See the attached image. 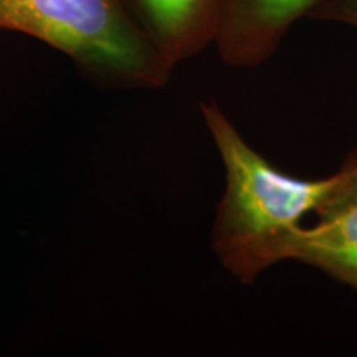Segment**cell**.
Returning <instances> with one entry per match:
<instances>
[{"mask_svg": "<svg viewBox=\"0 0 357 357\" xmlns=\"http://www.w3.org/2000/svg\"><path fill=\"white\" fill-rule=\"evenodd\" d=\"M199 106L223 167L211 247L223 270L250 287L270 268L293 261L305 218L318 211L331 176L281 171L245 139L213 98Z\"/></svg>", "mask_w": 357, "mask_h": 357, "instance_id": "obj_1", "label": "cell"}, {"mask_svg": "<svg viewBox=\"0 0 357 357\" xmlns=\"http://www.w3.org/2000/svg\"><path fill=\"white\" fill-rule=\"evenodd\" d=\"M0 30L40 40L105 86L159 89L172 77L123 0H0Z\"/></svg>", "mask_w": 357, "mask_h": 357, "instance_id": "obj_2", "label": "cell"}, {"mask_svg": "<svg viewBox=\"0 0 357 357\" xmlns=\"http://www.w3.org/2000/svg\"><path fill=\"white\" fill-rule=\"evenodd\" d=\"M314 217L316 223L301 231L293 261L357 293V147L331 174V187Z\"/></svg>", "mask_w": 357, "mask_h": 357, "instance_id": "obj_3", "label": "cell"}, {"mask_svg": "<svg viewBox=\"0 0 357 357\" xmlns=\"http://www.w3.org/2000/svg\"><path fill=\"white\" fill-rule=\"evenodd\" d=\"M328 0H225L215 48L223 63L255 68L266 63L289 30Z\"/></svg>", "mask_w": 357, "mask_h": 357, "instance_id": "obj_4", "label": "cell"}, {"mask_svg": "<svg viewBox=\"0 0 357 357\" xmlns=\"http://www.w3.org/2000/svg\"><path fill=\"white\" fill-rule=\"evenodd\" d=\"M166 63L176 70L215 43L225 0H123Z\"/></svg>", "mask_w": 357, "mask_h": 357, "instance_id": "obj_5", "label": "cell"}, {"mask_svg": "<svg viewBox=\"0 0 357 357\" xmlns=\"http://www.w3.org/2000/svg\"><path fill=\"white\" fill-rule=\"evenodd\" d=\"M310 19L333 22L357 30V0H328L318 10L312 12Z\"/></svg>", "mask_w": 357, "mask_h": 357, "instance_id": "obj_6", "label": "cell"}]
</instances>
